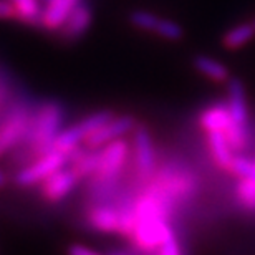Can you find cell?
Listing matches in <instances>:
<instances>
[{
	"label": "cell",
	"instance_id": "1",
	"mask_svg": "<svg viewBox=\"0 0 255 255\" xmlns=\"http://www.w3.org/2000/svg\"><path fill=\"white\" fill-rule=\"evenodd\" d=\"M132 207H134V224L128 237L141 251H157L166 237L172 234L164 219L162 197L156 192H147Z\"/></svg>",
	"mask_w": 255,
	"mask_h": 255
},
{
	"label": "cell",
	"instance_id": "2",
	"mask_svg": "<svg viewBox=\"0 0 255 255\" xmlns=\"http://www.w3.org/2000/svg\"><path fill=\"white\" fill-rule=\"evenodd\" d=\"M63 121L65 108L55 100L45 101L33 111L32 123L23 142L30 151L33 149L35 157L52 151L57 137L63 131Z\"/></svg>",
	"mask_w": 255,
	"mask_h": 255
},
{
	"label": "cell",
	"instance_id": "3",
	"mask_svg": "<svg viewBox=\"0 0 255 255\" xmlns=\"http://www.w3.org/2000/svg\"><path fill=\"white\" fill-rule=\"evenodd\" d=\"M128 156H129V144L125 139L113 141L108 146L101 147L98 171L91 177L96 196H108L111 187L116 186L118 177L126 166Z\"/></svg>",
	"mask_w": 255,
	"mask_h": 255
},
{
	"label": "cell",
	"instance_id": "4",
	"mask_svg": "<svg viewBox=\"0 0 255 255\" xmlns=\"http://www.w3.org/2000/svg\"><path fill=\"white\" fill-rule=\"evenodd\" d=\"M32 106L18 100L8 106V111L0 118V157H3L15 146L23 142L33 116Z\"/></svg>",
	"mask_w": 255,
	"mask_h": 255
},
{
	"label": "cell",
	"instance_id": "5",
	"mask_svg": "<svg viewBox=\"0 0 255 255\" xmlns=\"http://www.w3.org/2000/svg\"><path fill=\"white\" fill-rule=\"evenodd\" d=\"M113 113L110 110H101L96 111V113L88 115L86 118H83L78 125L65 128V129L60 132V136L57 137L55 144L52 147V151H60L65 152V154H71L75 149H78L85 144V141L93 134L95 131H98L101 126L113 118Z\"/></svg>",
	"mask_w": 255,
	"mask_h": 255
},
{
	"label": "cell",
	"instance_id": "6",
	"mask_svg": "<svg viewBox=\"0 0 255 255\" xmlns=\"http://www.w3.org/2000/svg\"><path fill=\"white\" fill-rule=\"evenodd\" d=\"M70 164V156L60 151H48L45 154L35 157L28 164H25L17 174H15V182L20 187L38 186L48 179L50 176L57 171L63 169Z\"/></svg>",
	"mask_w": 255,
	"mask_h": 255
},
{
	"label": "cell",
	"instance_id": "7",
	"mask_svg": "<svg viewBox=\"0 0 255 255\" xmlns=\"http://www.w3.org/2000/svg\"><path fill=\"white\" fill-rule=\"evenodd\" d=\"M136 120L131 115H123V116H113L108 123H105L98 131H95L88 139L85 141V147L88 149H96L100 151L101 147L108 146L110 142L123 139L126 134H129L136 129Z\"/></svg>",
	"mask_w": 255,
	"mask_h": 255
},
{
	"label": "cell",
	"instance_id": "8",
	"mask_svg": "<svg viewBox=\"0 0 255 255\" xmlns=\"http://www.w3.org/2000/svg\"><path fill=\"white\" fill-rule=\"evenodd\" d=\"M78 182L80 177L76 176L73 167L66 166L50 176L45 182H42L40 184V192L48 202H60L70 196Z\"/></svg>",
	"mask_w": 255,
	"mask_h": 255
},
{
	"label": "cell",
	"instance_id": "9",
	"mask_svg": "<svg viewBox=\"0 0 255 255\" xmlns=\"http://www.w3.org/2000/svg\"><path fill=\"white\" fill-rule=\"evenodd\" d=\"M132 151H134L136 169L142 177H149L154 171L156 154L151 134L146 126H136L132 131Z\"/></svg>",
	"mask_w": 255,
	"mask_h": 255
},
{
	"label": "cell",
	"instance_id": "10",
	"mask_svg": "<svg viewBox=\"0 0 255 255\" xmlns=\"http://www.w3.org/2000/svg\"><path fill=\"white\" fill-rule=\"evenodd\" d=\"M91 22H93V10H91V7L86 2H81L78 7L71 12L70 17L66 18L63 27L58 30L60 38L68 43L76 42V40H80L88 32Z\"/></svg>",
	"mask_w": 255,
	"mask_h": 255
},
{
	"label": "cell",
	"instance_id": "11",
	"mask_svg": "<svg viewBox=\"0 0 255 255\" xmlns=\"http://www.w3.org/2000/svg\"><path fill=\"white\" fill-rule=\"evenodd\" d=\"M88 224L95 231L103 234H115L121 229V209L110 202L96 204L88 212Z\"/></svg>",
	"mask_w": 255,
	"mask_h": 255
},
{
	"label": "cell",
	"instance_id": "12",
	"mask_svg": "<svg viewBox=\"0 0 255 255\" xmlns=\"http://www.w3.org/2000/svg\"><path fill=\"white\" fill-rule=\"evenodd\" d=\"M83 0H48L43 10V27L50 32H57L63 27L66 18Z\"/></svg>",
	"mask_w": 255,
	"mask_h": 255
},
{
	"label": "cell",
	"instance_id": "13",
	"mask_svg": "<svg viewBox=\"0 0 255 255\" xmlns=\"http://www.w3.org/2000/svg\"><path fill=\"white\" fill-rule=\"evenodd\" d=\"M229 113H231L234 123L244 126L247 123V101H246V90L241 80L231 78L229 80Z\"/></svg>",
	"mask_w": 255,
	"mask_h": 255
},
{
	"label": "cell",
	"instance_id": "14",
	"mask_svg": "<svg viewBox=\"0 0 255 255\" xmlns=\"http://www.w3.org/2000/svg\"><path fill=\"white\" fill-rule=\"evenodd\" d=\"M209 147H211V152L217 164L221 166L222 169L231 171L236 156L232 154V146H231V142H229V137L226 132H222V131L209 132Z\"/></svg>",
	"mask_w": 255,
	"mask_h": 255
},
{
	"label": "cell",
	"instance_id": "15",
	"mask_svg": "<svg viewBox=\"0 0 255 255\" xmlns=\"http://www.w3.org/2000/svg\"><path fill=\"white\" fill-rule=\"evenodd\" d=\"M199 121H201V126L207 132H214V131L227 132L234 125V120L231 113H229V108H226L224 105L212 106L207 111H204Z\"/></svg>",
	"mask_w": 255,
	"mask_h": 255
},
{
	"label": "cell",
	"instance_id": "16",
	"mask_svg": "<svg viewBox=\"0 0 255 255\" xmlns=\"http://www.w3.org/2000/svg\"><path fill=\"white\" fill-rule=\"evenodd\" d=\"M17 12V20L32 27H43V10L40 0H10Z\"/></svg>",
	"mask_w": 255,
	"mask_h": 255
},
{
	"label": "cell",
	"instance_id": "17",
	"mask_svg": "<svg viewBox=\"0 0 255 255\" xmlns=\"http://www.w3.org/2000/svg\"><path fill=\"white\" fill-rule=\"evenodd\" d=\"M194 66H196L197 71H201L202 75H206L207 78H211L217 83H224V81H229V70L226 65L216 62V60L204 57V55H199L194 60Z\"/></svg>",
	"mask_w": 255,
	"mask_h": 255
},
{
	"label": "cell",
	"instance_id": "18",
	"mask_svg": "<svg viewBox=\"0 0 255 255\" xmlns=\"http://www.w3.org/2000/svg\"><path fill=\"white\" fill-rule=\"evenodd\" d=\"M255 35V28L252 23H242L237 27L231 28L229 32L222 37V43L226 48H241L247 42H251Z\"/></svg>",
	"mask_w": 255,
	"mask_h": 255
},
{
	"label": "cell",
	"instance_id": "19",
	"mask_svg": "<svg viewBox=\"0 0 255 255\" xmlns=\"http://www.w3.org/2000/svg\"><path fill=\"white\" fill-rule=\"evenodd\" d=\"M128 18H129V23L132 27L146 30V32H156L157 23L161 20L156 13H151L147 10H132Z\"/></svg>",
	"mask_w": 255,
	"mask_h": 255
},
{
	"label": "cell",
	"instance_id": "20",
	"mask_svg": "<svg viewBox=\"0 0 255 255\" xmlns=\"http://www.w3.org/2000/svg\"><path fill=\"white\" fill-rule=\"evenodd\" d=\"M156 35H159V37L166 38V40H181L184 37V30L179 23L172 22V20H159V23H157V28H156Z\"/></svg>",
	"mask_w": 255,
	"mask_h": 255
},
{
	"label": "cell",
	"instance_id": "21",
	"mask_svg": "<svg viewBox=\"0 0 255 255\" xmlns=\"http://www.w3.org/2000/svg\"><path fill=\"white\" fill-rule=\"evenodd\" d=\"M237 196L241 202L251 211H255V182L249 179H241L237 184Z\"/></svg>",
	"mask_w": 255,
	"mask_h": 255
},
{
	"label": "cell",
	"instance_id": "22",
	"mask_svg": "<svg viewBox=\"0 0 255 255\" xmlns=\"http://www.w3.org/2000/svg\"><path fill=\"white\" fill-rule=\"evenodd\" d=\"M231 171L241 179H249L255 182V162L244 159V157H236L232 162Z\"/></svg>",
	"mask_w": 255,
	"mask_h": 255
},
{
	"label": "cell",
	"instance_id": "23",
	"mask_svg": "<svg viewBox=\"0 0 255 255\" xmlns=\"http://www.w3.org/2000/svg\"><path fill=\"white\" fill-rule=\"evenodd\" d=\"M157 255H182L179 244L176 241L174 232L169 234V236L166 237V241L159 246V249H157Z\"/></svg>",
	"mask_w": 255,
	"mask_h": 255
},
{
	"label": "cell",
	"instance_id": "24",
	"mask_svg": "<svg viewBox=\"0 0 255 255\" xmlns=\"http://www.w3.org/2000/svg\"><path fill=\"white\" fill-rule=\"evenodd\" d=\"M66 255H103L98 251L91 249L88 246H83V244H71V246L66 249Z\"/></svg>",
	"mask_w": 255,
	"mask_h": 255
},
{
	"label": "cell",
	"instance_id": "25",
	"mask_svg": "<svg viewBox=\"0 0 255 255\" xmlns=\"http://www.w3.org/2000/svg\"><path fill=\"white\" fill-rule=\"evenodd\" d=\"M0 20H17V12L10 0H0Z\"/></svg>",
	"mask_w": 255,
	"mask_h": 255
},
{
	"label": "cell",
	"instance_id": "26",
	"mask_svg": "<svg viewBox=\"0 0 255 255\" xmlns=\"http://www.w3.org/2000/svg\"><path fill=\"white\" fill-rule=\"evenodd\" d=\"M8 76H7V73L0 68V106H2L3 103H5V98L8 96Z\"/></svg>",
	"mask_w": 255,
	"mask_h": 255
},
{
	"label": "cell",
	"instance_id": "27",
	"mask_svg": "<svg viewBox=\"0 0 255 255\" xmlns=\"http://www.w3.org/2000/svg\"><path fill=\"white\" fill-rule=\"evenodd\" d=\"M108 255H129V254H126V252H121V251H115V252H110Z\"/></svg>",
	"mask_w": 255,
	"mask_h": 255
},
{
	"label": "cell",
	"instance_id": "28",
	"mask_svg": "<svg viewBox=\"0 0 255 255\" xmlns=\"http://www.w3.org/2000/svg\"><path fill=\"white\" fill-rule=\"evenodd\" d=\"M3 182H5V176H3V172L0 171V187L3 186Z\"/></svg>",
	"mask_w": 255,
	"mask_h": 255
},
{
	"label": "cell",
	"instance_id": "29",
	"mask_svg": "<svg viewBox=\"0 0 255 255\" xmlns=\"http://www.w3.org/2000/svg\"><path fill=\"white\" fill-rule=\"evenodd\" d=\"M252 25H254V28H255V20H254V22H252Z\"/></svg>",
	"mask_w": 255,
	"mask_h": 255
},
{
	"label": "cell",
	"instance_id": "30",
	"mask_svg": "<svg viewBox=\"0 0 255 255\" xmlns=\"http://www.w3.org/2000/svg\"><path fill=\"white\" fill-rule=\"evenodd\" d=\"M45 2H48V0H45Z\"/></svg>",
	"mask_w": 255,
	"mask_h": 255
}]
</instances>
